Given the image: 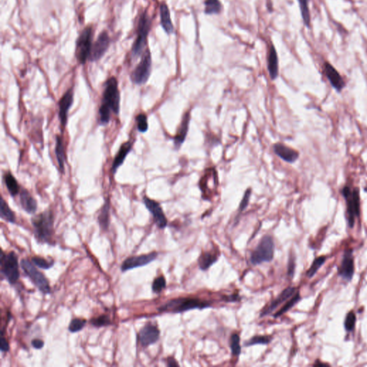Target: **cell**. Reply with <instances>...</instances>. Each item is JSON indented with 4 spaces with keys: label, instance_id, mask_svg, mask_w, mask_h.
<instances>
[{
    "label": "cell",
    "instance_id": "10",
    "mask_svg": "<svg viewBox=\"0 0 367 367\" xmlns=\"http://www.w3.org/2000/svg\"><path fill=\"white\" fill-rule=\"evenodd\" d=\"M152 55L149 48L144 52L142 59L131 75V79L135 84H145L148 81L152 71Z\"/></svg>",
    "mask_w": 367,
    "mask_h": 367
},
{
    "label": "cell",
    "instance_id": "19",
    "mask_svg": "<svg viewBox=\"0 0 367 367\" xmlns=\"http://www.w3.org/2000/svg\"><path fill=\"white\" fill-rule=\"evenodd\" d=\"M273 150L276 155L288 163L293 164L298 160L299 153L297 151L288 147L283 144H276L273 146Z\"/></svg>",
    "mask_w": 367,
    "mask_h": 367
},
{
    "label": "cell",
    "instance_id": "42",
    "mask_svg": "<svg viewBox=\"0 0 367 367\" xmlns=\"http://www.w3.org/2000/svg\"><path fill=\"white\" fill-rule=\"evenodd\" d=\"M4 330L1 331V340H0V349L2 352H8L10 350V344L6 338L4 337Z\"/></svg>",
    "mask_w": 367,
    "mask_h": 367
},
{
    "label": "cell",
    "instance_id": "35",
    "mask_svg": "<svg viewBox=\"0 0 367 367\" xmlns=\"http://www.w3.org/2000/svg\"><path fill=\"white\" fill-rule=\"evenodd\" d=\"M271 340H272V338L271 336H260V335H258V336H253L251 339L246 341L244 343V346H251L257 344L267 345L268 343H271Z\"/></svg>",
    "mask_w": 367,
    "mask_h": 367
},
{
    "label": "cell",
    "instance_id": "44",
    "mask_svg": "<svg viewBox=\"0 0 367 367\" xmlns=\"http://www.w3.org/2000/svg\"><path fill=\"white\" fill-rule=\"evenodd\" d=\"M295 272V262L294 259L291 258L288 263V275L289 277L293 278Z\"/></svg>",
    "mask_w": 367,
    "mask_h": 367
},
{
    "label": "cell",
    "instance_id": "4",
    "mask_svg": "<svg viewBox=\"0 0 367 367\" xmlns=\"http://www.w3.org/2000/svg\"><path fill=\"white\" fill-rule=\"evenodd\" d=\"M211 303L197 298H179L169 300L158 308L160 312L183 313L193 309H204L210 307Z\"/></svg>",
    "mask_w": 367,
    "mask_h": 367
},
{
    "label": "cell",
    "instance_id": "39",
    "mask_svg": "<svg viewBox=\"0 0 367 367\" xmlns=\"http://www.w3.org/2000/svg\"><path fill=\"white\" fill-rule=\"evenodd\" d=\"M167 286V281L163 276H159L154 280L152 283V291L154 293H159L165 289Z\"/></svg>",
    "mask_w": 367,
    "mask_h": 367
},
{
    "label": "cell",
    "instance_id": "26",
    "mask_svg": "<svg viewBox=\"0 0 367 367\" xmlns=\"http://www.w3.org/2000/svg\"><path fill=\"white\" fill-rule=\"evenodd\" d=\"M217 260H218V256L215 253H202L198 259L199 267L202 271H207L214 263L217 262Z\"/></svg>",
    "mask_w": 367,
    "mask_h": 367
},
{
    "label": "cell",
    "instance_id": "17",
    "mask_svg": "<svg viewBox=\"0 0 367 367\" xmlns=\"http://www.w3.org/2000/svg\"><path fill=\"white\" fill-rule=\"evenodd\" d=\"M73 98H74V93H73V88H70L67 90L66 93L62 96L58 102V106H59L58 116H59L60 124L63 129L65 128L67 122H68V111L73 105Z\"/></svg>",
    "mask_w": 367,
    "mask_h": 367
},
{
    "label": "cell",
    "instance_id": "37",
    "mask_svg": "<svg viewBox=\"0 0 367 367\" xmlns=\"http://www.w3.org/2000/svg\"><path fill=\"white\" fill-rule=\"evenodd\" d=\"M87 321L83 318H75L72 319L70 321L69 326H68V330L71 333H77L78 331H81L85 324H86Z\"/></svg>",
    "mask_w": 367,
    "mask_h": 367
},
{
    "label": "cell",
    "instance_id": "2",
    "mask_svg": "<svg viewBox=\"0 0 367 367\" xmlns=\"http://www.w3.org/2000/svg\"><path fill=\"white\" fill-rule=\"evenodd\" d=\"M55 217L51 210H47L32 219L35 237L38 241L49 244L53 243Z\"/></svg>",
    "mask_w": 367,
    "mask_h": 367
},
{
    "label": "cell",
    "instance_id": "40",
    "mask_svg": "<svg viewBox=\"0 0 367 367\" xmlns=\"http://www.w3.org/2000/svg\"><path fill=\"white\" fill-rule=\"evenodd\" d=\"M137 124V129L139 132L145 133L148 130L149 126L147 122V116L144 113H140L136 118Z\"/></svg>",
    "mask_w": 367,
    "mask_h": 367
},
{
    "label": "cell",
    "instance_id": "34",
    "mask_svg": "<svg viewBox=\"0 0 367 367\" xmlns=\"http://www.w3.org/2000/svg\"><path fill=\"white\" fill-rule=\"evenodd\" d=\"M90 323L95 327L100 328L110 326L111 325L112 321L108 315L103 314L98 317L92 318L90 320Z\"/></svg>",
    "mask_w": 367,
    "mask_h": 367
},
{
    "label": "cell",
    "instance_id": "8",
    "mask_svg": "<svg viewBox=\"0 0 367 367\" xmlns=\"http://www.w3.org/2000/svg\"><path fill=\"white\" fill-rule=\"evenodd\" d=\"M93 42V28L88 26L80 33L76 43L75 56L80 64L84 65L89 59L91 53Z\"/></svg>",
    "mask_w": 367,
    "mask_h": 367
},
{
    "label": "cell",
    "instance_id": "22",
    "mask_svg": "<svg viewBox=\"0 0 367 367\" xmlns=\"http://www.w3.org/2000/svg\"><path fill=\"white\" fill-rule=\"evenodd\" d=\"M268 69L271 79L276 80L278 76V58L277 52L274 45H272L270 48L268 55Z\"/></svg>",
    "mask_w": 367,
    "mask_h": 367
},
{
    "label": "cell",
    "instance_id": "23",
    "mask_svg": "<svg viewBox=\"0 0 367 367\" xmlns=\"http://www.w3.org/2000/svg\"><path fill=\"white\" fill-rule=\"evenodd\" d=\"M160 19L161 25L166 33L172 34L174 32V26L171 19L170 12L165 3H162L160 5Z\"/></svg>",
    "mask_w": 367,
    "mask_h": 367
},
{
    "label": "cell",
    "instance_id": "33",
    "mask_svg": "<svg viewBox=\"0 0 367 367\" xmlns=\"http://www.w3.org/2000/svg\"><path fill=\"white\" fill-rule=\"evenodd\" d=\"M326 261V257H325V256H320V257L316 258V259L313 261L311 267H310L309 269L308 270L307 272H306V276H307L308 278H313V276H315V274L318 272L319 268H321L323 264H324Z\"/></svg>",
    "mask_w": 367,
    "mask_h": 367
},
{
    "label": "cell",
    "instance_id": "14",
    "mask_svg": "<svg viewBox=\"0 0 367 367\" xmlns=\"http://www.w3.org/2000/svg\"><path fill=\"white\" fill-rule=\"evenodd\" d=\"M144 203L146 207L148 209L149 212L153 216L154 222L157 227L160 229H164L167 225V219L164 213L163 209L160 204L153 199H149V197H144Z\"/></svg>",
    "mask_w": 367,
    "mask_h": 367
},
{
    "label": "cell",
    "instance_id": "46",
    "mask_svg": "<svg viewBox=\"0 0 367 367\" xmlns=\"http://www.w3.org/2000/svg\"><path fill=\"white\" fill-rule=\"evenodd\" d=\"M223 300L227 301V302H235V301H239L240 297H239V295H231L229 296H224Z\"/></svg>",
    "mask_w": 367,
    "mask_h": 367
},
{
    "label": "cell",
    "instance_id": "5",
    "mask_svg": "<svg viewBox=\"0 0 367 367\" xmlns=\"http://www.w3.org/2000/svg\"><path fill=\"white\" fill-rule=\"evenodd\" d=\"M152 26V20L147 11L141 15L137 26V38L132 49V56L134 59L144 54V50L147 45V38Z\"/></svg>",
    "mask_w": 367,
    "mask_h": 367
},
{
    "label": "cell",
    "instance_id": "24",
    "mask_svg": "<svg viewBox=\"0 0 367 367\" xmlns=\"http://www.w3.org/2000/svg\"><path fill=\"white\" fill-rule=\"evenodd\" d=\"M189 120H190V114H189V113H186L183 118H182L180 128H179L177 136L174 138V146H175L176 149L180 148L181 146L185 141L187 132H188Z\"/></svg>",
    "mask_w": 367,
    "mask_h": 367
},
{
    "label": "cell",
    "instance_id": "36",
    "mask_svg": "<svg viewBox=\"0 0 367 367\" xmlns=\"http://www.w3.org/2000/svg\"><path fill=\"white\" fill-rule=\"evenodd\" d=\"M230 348L232 356H239L241 353L240 338L237 333H233L230 338Z\"/></svg>",
    "mask_w": 367,
    "mask_h": 367
},
{
    "label": "cell",
    "instance_id": "11",
    "mask_svg": "<svg viewBox=\"0 0 367 367\" xmlns=\"http://www.w3.org/2000/svg\"><path fill=\"white\" fill-rule=\"evenodd\" d=\"M323 73L333 89L341 93L346 87V83L339 72L329 62L325 61L323 65Z\"/></svg>",
    "mask_w": 367,
    "mask_h": 367
},
{
    "label": "cell",
    "instance_id": "3",
    "mask_svg": "<svg viewBox=\"0 0 367 367\" xmlns=\"http://www.w3.org/2000/svg\"><path fill=\"white\" fill-rule=\"evenodd\" d=\"M341 194L344 199L346 206V219L348 226H354L355 219L360 217L361 213V197L360 189L358 187H351L350 185L343 186Z\"/></svg>",
    "mask_w": 367,
    "mask_h": 367
},
{
    "label": "cell",
    "instance_id": "6",
    "mask_svg": "<svg viewBox=\"0 0 367 367\" xmlns=\"http://www.w3.org/2000/svg\"><path fill=\"white\" fill-rule=\"evenodd\" d=\"M275 243L270 235L263 236L251 256V262L254 266L271 262L274 258Z\"/></svg>",
    "mask_w": 367,
    "mask_h": 367
},
{
    "label": "cell",
    "instance_id": "47",
    "mask_svg": "<svg viewBox=\"0 0 367 367\" xmlns=\"http://www.w3.org/2000/svg\"><path fill=\"white\" fill-rule=\"evenodd\" d=\"M167 366H178L179 363L177 362L173 357H169L167 359Z\"/></svg>",
    "mask_w": 367,
    "mask_h": 367
},
{
    "label": "cell",
    "instance_id": "32",
    "mask_svg": "<svg viewBox=\"0 0 367 367\" xmlns=\"http://www.w3.org/2000/svg\"><path fill=\"white\" fill-rule=\"evenodd\" d=\"M301 296H300V293H296V294L293 296V298H291L290 301H288L283 307L281 308V310H279L277 313H275L274 318H276L280 317V316H282V315L284 314V313L288 312V311H289L290 309H291V308H292L293 306L296 304V303L299 302V301H301Z\"/></svg>",
    "mask_w": 367,
    "mask_h": 367
},
{
    "label": "cell",
    "instance_id": "7",
    "mask_svg": "<svg viewBox=\"0 0 367 367\" xmlns=\"http://www.w3.org/2000/svg\"><path fill=\"white\" fill-rule=\"evenodd\" d=\"M1 273L10 284H15L19 280L20 273L18 258L15 252L5 254L3 251L0 256Z\"/></svg>",
    "mask_w": 367,
    "mask_h": 367
},
{
    "label": "cell",
    "instance_id": "25",
    "mask_svg": "<svg viewBox=\"0 0 367 367\" xmlns=\"http://www.w3.org/2000/svg\"><path fill=\"white\" fill-rule=\"evenodd\" d=\"M55 155L58 161V167L60 172L65 173V152L63 137L60 136L56 137V144H55Z\"/></svg>",
    "mask_w": 367,
    "mask_h": 367
},
{
    "label": "cell",
    "instance_id": "27",
    "mask_svg": "<svg viewBox=\"0 0 367 367\" xmlns=\"http://www.w3.org/2000/svg\"><path fill=\"white\" fill-rule=\"evenodd\" d=\"M98 224L102 229L107 230L110 223V201H105L98 217Z\"/></svg>",
    "mask_w": 367,
    "mask_h": 367
},
{
    "label": "cell",
    "instance_id": "1",
    "mask_svg": "<svg viewBox=\"0 0 367 367\" xmlns=\"http://www.w3.org/2000/svg\"><path fill=\"white\" fill-rule=\"evenodd\" d=\"M120 93L118 80L111 77L105 83L102 104L98 113V123L105 126L109 123L111 113L118 115L120 111Z\"/></svg>",
    "mask_w": 367,
    "mask_h": 367
},
{
    "label": "cell",
    "instance_id": "9",
    "mask_svg": "<svg viewBox=\"0 0 367 367\" xmlns=\"http://www.w3.org/2000/svg\"><path fill=\"white\" fill-rule=\"evenodd\" d=\"M20 266L32 282L34 283L35 286L43 294H50L51 293V288L48 279L43 273L35 268L33 263H30L28 260L23 259L20 262Z\"/></svg>",
    "mask_w": 367,
    "mask_h": 367
},
{
    "label": "cell",
    "instance_id": "18",
    "mask_svg": "<svg viewBox=\"0 0 367 367\" xmlns=\"http://www.w3.org/2000/svg\"><path fill=\"white\" fill-rule=\"evenodd\" d=\"M296 288L291 287H291H288L286 289L283 290L282 292L281 293V294L276 299L273 300L272 302L270 303L268 307H266L263 310L262 312L261 313V314H260V317H265V316L271 314L278 306H281L283 303L286 302L290 298L293 297L296 294Z\"/></svg>",
    "mask_w": 367,
    "mask_h": 367
},
{
    "label": "cell",
    "instance_id": "43",
    "mask_svg": "<svg viewBox=\"0 0 367 367\" xmlns=\"http://www.w3.org/2000/svg\"><path fill=\"white\" fill-rule=\"evenodd\" d=\"M251 189H248V190L246 191L243 199H242V202H241L240 205H239V212H242V211L244 210L246 207H248V203H249L250 197H251Z\"/></svg>",
    "mask_w": 367,
    "mask_h": 367
},
{
    "label": "cell",
    "instance_id": "30",
    "mask_svg": "<svg viewBox=\"0 0 367 367\" xmlns=\"http://www.w3.org/2000/svg\"><path fill=\"white\" fill-rule=\"evenodd\" d=\"M1 218L5 219L10 223H15L16 222V216L15 212L10 209L9 205L5 202L3 197H1V209H0Z\"/></svg>",
    "mask_w": 367,
    "mask_h": 367
},
{
    "label": "cell",
    "instance_id": "13",
    "mask_svg": "<svg viewBox=\"0 0 367 367\" xmlns=\"http://www.w3.org/2000/svg\"><path fill=\"white\" fill-rule=\"evenodd\" d=\"M157 256H158V253L152 252L149 253V254L141 255V256L128 258L122 263L121 271L122 272H126V271L134 269V268L143 267V266H147L149 263L153 262L154 260L157 259Z\"/></svg>",
    "mask_w": 367,
    "mask_h": 367
},
{
    "label": "cell",
    "instance_id": "15",
    "mask_svg": "<svg viewBox=\"0 0 367 367\" xmlns=\"http://www.w3.org/2000/svg\"><path fill=\"white\" fill-rule=\"evenodd\" d=\"M338 272L340 277L348 282L352 279L354 274V260L352 250H346L343 253L342 261L338 267Z\"/></svg>",
    "mask_w": 367,
    "mask_h": 367
},
{
    "label": "cell",
    "instance_id": "45",
    "mask_svg": "<svg viewBox=\"0 0 367 367\" xmlns=\"http://www.w3.org/2000/svg\"><path fill=\"white\" fill-rule=\"evenodd\" d=\"M32 346H33L36 349H41L44 346L45 343L43 340L38 339V338H35L33 341H31Z\"/></svg>",
    "mask_w": 367,
    "mask_h": 367
},
{
    "label": "cell",
    "instance_id": "16",
    "mask_svg": "<svg viewBox=\"0 0 367 367\" xmlns=\"http://www.w3.org/2000/svg\"><path fill=\"white\" fill-rule=\"evenodd\" d=\"M110 45V37L106 31H103L100 33L98 39L93 45L89 60L90 61H97L103 58L106 53Z\"/></svg>",
    "mask_w": 367,
    "mask_h": 367
},
{
    "label": "cell",
    "instance_id": "29",
    "mask_svg": "<svg viewBox=\"0 0 367 367\" xmlns=\"http://www.w3.org/2000/svg\"><path fill=\"white\" fill-rule=\"evenodd\" d=\"M303 24L307 28H311V18L309 9V0H298Z\"/></svg>",
    "mask_w": 367,
    "mask_h": 367
},
{
    "label": "cell",
    "instance_id": "20",
    "mask_svg": "<svg viewBox=\"0 0 367 367\" xmlns=\"http://www.w3.org/2000/svg\"><path fill=\"white\" fill-rule=\"evenodd\" d=\"M20 201L22 207L28 214H33L38 209V203L34 197L27 189H22L20 190Z\"/></svg>",
    "mask_w": 367,
    "mask_h": 367
},
{
    "label": "cell",
    "instance_id": "28",
    "mask_svg": "<svg viewBox=\"0 0 367 367\" xmlns=\"http://www.w3.org/2000/svg\"><path fill=\"white\" fill-rule=\"evenodd\" d=\"M4 179L8 192H9L12 197H15L17 194L20 193L21 189H20L19 184H18V181L16 180L13 174L10 172H8V173L5 174Z\"/></svg>",
    "mask_w": 367,
    "mask_h": 367
},
{
    "label": "cell",
    "instance_id": "12",
    "mask_svg": "<svg viewBox=\"0 0 367 367\" xmlns=\"http://www.w3.org/2000/svg\"><path fill=\"white\" fill-rule=\"evenodd\" d=\"M160 331L158 327L152 323L146 324L138 333V341L142 347L146 348L154 344L159 341Z\"/></svg>",
    "mask_w": 367,
    "mask_h": 367
},
{
    "label": "cell",
    "instance_id": "41",
    "mask_svg": "<svg viewBox=\"0 0 367 367\" xmlns=\"http://www.w3.org/2000/svg\"><path fill=\"white\" fill-rule=\"evenodd\" d=\"M356 317L353 311H350L346 315L344 321L345 329L347 331H352L356 324Z\"/></svg>",
    "mask_w": 367,
    "mask_h": 367
},
{
    "label": "cell",
    "instance_id": "38",
    "mask_svg": "<svg viewBox=\"0 0 367 367\" xmlns=\"http://www.w3.org/2000/svg\"><path fill=\"white\" fill-rule=\"evenodd\" d=\"M32 263L35 265V266H38V268H41V269L48 270L50 268L53 267L54 265V261L53 260H50V261H47L43 258L38 257V256H35L32 258Z\"/></svg>",
    "mask_w": 367,
    "mask_h": 367
},
{
    "label": "cell",
    "instance_id": "21",
    "mask_svg": "<svg viewBox=\"0 0 367 367\" xmlns=\"http://www.w3.org/2000/svg\"><path fill=\"white\" fill-rule=\"evenodd\" d=\"M132 148H133V142L132 141H129L122 144L112 164L111 171L113 174H115L118 169L124 164L127 155L130 153Z\"/></svg>",
    "mask_w": 367,
    "mask_h": 367
},
{
    "label": "cell",
    "instance_id": "31",
    "mask_svg": "<svg viewBox=\"0 0 367 367\" xmlns=\"http://www.w3.org/2000/svg\"><path fill=\"white\" fill-rule=\"evenodd\" d=\"M204 13L207 15L219 14L222 9V5L219 0H205Z\"/></svg>",
    "mask_w": 367,
    "mask_h": 367
}]
</instances>
